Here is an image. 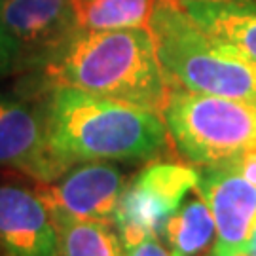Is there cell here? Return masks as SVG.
Returning a JSON list of instances; mask_svg holds the SVG:
<instances>
[{"mask_svg":"<svg viewBox=\"0 0 256 256\" xmlns=\"http://www.w3.org/2000/svg\"><path fill=\"white\" fill-rule=\"evenodd\" d=\"M48 137L64 169L86 162H152L171 146L160 112L76 88H44Z\"/></svg>","mask_w":256,"mask_h":256,"instance_id":"6da1fadb","label":"cell"},{"mask_svg":"<svg viewBox=\"0 0 256 256\" xmlns=\"http://www.w3.org/2000/svg\"><path fill=\"white\" fill-rule=\"evenodd\" d=\"M40 74L44 88H76L160 114L171 92L148 27L80 28L40 68Z\"/></svg>","mask_w":256,"mask_h":256,"instance_id":"7a4b0ae2","label":"cell"},{"mask_svg":"<svg viewBox=\"0 0 256 256\" xmlns=\"http://www.w3.org/2000/svg\"><path fill=\"white\" fill-rule=\"evenodd\" d=\"M148 30L169 90L256 101V64L203 32L178 2L156 0Z\"/></svg>","mask_w":256,"mask_h":256,"instance_id":"3957f363","label":"cell"},{"mask_svg":"<svg viewBox=\"0 0 256 256\" xmlns=\"http://www.w3.org/2000/svg\"><path fill=\"white\" fill-rule=\"evenodd\" d=\"M162 116L186 164L228 167L256 186V101L171 90Z\"/></svg>","mask_w":256,"mask_h":256,"instance_id":"277c9868","label":"cell"},{"mask_svg":"<svg viewBox=\"0 0 256 256\" xmlns=\"http://www.w3.org/2000/svg\"><path fill=\"white\" fill-rule=\"evenodd\" d=\"M200 169L186 162L152 160L131 180L120 198L114 230L124 248L135 245L148 236H158L160 228L173 210L196 192Z\"/></svg>","mask_w":256,"mask_h":256,"instance_id":"5b68a950","label":"cell"},{"mask_svg":"<svg viewBox=\"0 0 256 256\" xmlns=\"http://www.w3.org/2000/svg\"><path fill=\"white\" fill-rule=\"evenodd\" d=\"M0 169L40 184L54 182L66 171L50 144L44 97L36 101L18 92H0Z\"/></svg>","mask_w":256,"mask_h":256,"instance_id":"8992f818","label":"cell"},{"mask_svg":"<svg viewBox=\"0 0 256 256\" xmlns=\"http://www.w3.org/2000/svg\"><path fill=\"white\" fill-rule=\"evenodd\" d=\"M0 23L18 46L21 66L36 70L80 30L74 0H0Z\"/></svg>","mask_w":256,"mask_h":256,"instance_id":"52a82bcc","label":"cell"},{"mask_svg":"<svg viewBox=\"0 0 256 256\" xmlns=\"http://www.w3.org/2000/svg\"><path fill=\"white\" fill-rule=\"evenodd\" d=\"M126 184L128 174L116 162H86L68 167L57 180L44 184L40 196L52 210L114 226Z\"/></svg>","mask_w":256,"mask_h":256,"instance_id":"ba28073f","label":"cell"},{"mask_svg":"<svg viewBox=\"0 0 256 256\" xmlns=\"http://www.w3.org/2000/svg\"><path fill=\"white\" fill-rule=\"evenodd\" d=\"M198 194L209 207L216 241L212 256H228L234 250L248 248L256 228V186L228 167L200 169Z\"/></svg>","mask_w":256,"mask_h":256,"instance_id":"9c48e42d","label":"cell"},{"mask_svg":"<svg viewBox=\"0 0 256 256\" xmlns=\"http://www.w3.org/2000/svg\"><path fill=\"white\" fill-rule=\"evenodd\" d=\"M0 256H59L54 214L40 192L0 182Z\"/></svg>","mask_w":256,"mask_h":256,"instance_id":"30bf717a","label":"cell"},{"mask_svg":"<svg viewBox=\"0 0 256 256\" xmlns=\"http://www.w3.org/2000/svg\"><path fill=\"white\" fill-rule=\"evenodd\" d=\"M178 4L203 32L256 64V0H182Z\"/></svg>","mask_w":256,"mask_h":256,"instance_id":"8fae6325","label":"cell"},{"mask_svg":"<svg viewBox=\"0 0 256 256\" xmlns=\"http://www.w3.org/2000/svg\"><path fill=\"white\" fill-rule=\"evenodd\" d=\"M158 238L173 256H200L210 245L214 247V220L198 190L194 198L184 200L178 209L171 212L158 232Z\"/></svg>","mask_w":256,"mask_h":256,"instance_id":"7c38bea8","label":"cell"},{"mask_svg":"<svg viewBox=\"0 0 256 256\" xmlns=\"http://www.w3.org/2000/svg\"><path fill=\"white\" fill-rule=\"evenodd\" d=\"M59 256H124V245L112 224L97 220H82L64 212L52 210Z\"/></svg>","mask_w":256,"mask_h":256,"instance_id":"4fadbf2b","label":"cell"},{"mask_svg":"<svg viewBox=\"0 0 256 256\" xmlns=\"http://www.w3.org/2000/svg\"><path fill=\"white\" fill-rule=\"evenodd\" d=\"M84 30L148 27L156 0H74Z\"/></svg>","mask_w":256,"mask_h":256,"instance_id":"5bb4252c","label":"cell"},{"mask_svg":"<svg viewBox=\"0 0 256 256\" xmlns=\"http://www.w3.org/2000/svg\"><path fill=\"white\" fill-rule=\"evenodd\" d=\"M21 66V57L16 42L12 40L4 25L0 23V80Z\"/></svg>","mask_w":256,"mask_h":256,"instance_id":"9a60e30c","label":"cell"},{"mask_svg":"<svg viewBox=\"0 0 256 256\" xmlns=\"http://www.w3.org/2000/svg\"><path fill=\"white\" fill-rule=\"evenodd\" d=\"M124 256H173L158 236H148L131 247L124 248Z\"/></svg>","mask_w":256,"mask_h":256,"instance_id":"2e32d148","label":"cell"},{"mask_svg":"<svg viewBox=\"0 0 256 256\" xmlns=\"http://www.w3.org/2000/svg\"><path fill=\"white\" fill-rule=\"evenodd\" d=\"M248 252H250V256H256V228H254V234H252L250 241H248Z\"/></svg>","mask_w":256,"mask_h":256,"instance_id":"e0dca14e","label":"cell"},{"mask_svg":"<svg viewBox=\"0 0 256 256\" xmlns=\"http://www.w3.org/2000/svg\"><path fill=\"white\" fill-rule=\"evenodd\" d=\"M228 256H250V252H248V248H241V250H234V252H230Z\"/></svg>","mask_w":256,"mask_h":256,"instance_id":"ac0fdd59","label":"cell"},{"mask_svg":"<svg viewBox=\"0 0 256 256\" xmlns=\"http://www.w3.org/2000/svg\"><path fill=\"white\" fill-rule=\"evenodd\" d=\"M169 2H182V0H169Z\"/></svg>","mask_w":256,"mask_h":256,"instance_id":"d6986e66","label":"cell"},{"mask_svg":"<svg viewBox=\"0 0 256 256\" xmlns=\"http://www.w3.org/2000/svg\"><path fill=\"white\" fill-rule=\"evenodd\" d=\"M209 256H212V254H209Z\"/></svg>","mask_w":256,"mask_h":256,"instance_id":"ffe728a7","label":"cell"}]
</instances>
